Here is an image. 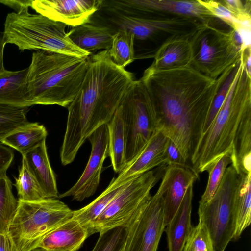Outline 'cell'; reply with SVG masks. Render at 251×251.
<instances>
[{
  "mask_svg": "<svg viewBox=\"0 0 251 251\" xmlns=\"http://www.w3.org/2000/svg\"><path fill=\"white\" fill-rule=\"evenodd\" d=\"M238 65L230 67L216 79L191 66L153 72L145 70L139 79L153 103L159 130L173 142L187 164L202 136L217 92Z\"/></svg>",
  "mask_w": 251,
  "mask_h": 251,
  "instance_id": "6da1fadb",
  "label": "cell"
},
{
  "mask_svg": "<svg viewBox=\"0 0 251 251\" xmlns=\"http://www.w3.org/2000/svg\"><path fill=\"white\" fill-rule=\"evenodd\" d=\"M89 61L80 88L67 107L60 153L64 166L74 161L92 133L109 122L135 80L132 73L114 63L108 50L90 55Z\"/></svg>",
  "mask_w": 251,
  "mask_h": 251,
  "instance_id": "7a4b0ae2",
  "label": "cell"
},
{
  "mask_svg": "<svg viewBox=\"0 0 251 251\" xmlns=\"http://www.w3.org/2000/svg\"><path fill=\"white\" fill-rule=\"evenodd\" d=\"M242 57L221 108L191 158L189 165L198 175L208 171L224 155H231L242 125L251 118V78Z\"/></svg>",
  "mask_w": 251,
  "mask_h": 251,
  "instance_id": "3957f363",
  "label": "cell"
},
{
  "mask_svg": "<svg viewBox=\"0 0 251 251\" xmlns=\"http://www.w3.org/2000/svg\"><path fill=\"white\" fill-rule=\"evenodd\" d=\"M89 57L40 50L33 52L27 74L28 90L33 105L67 108L80 88L89 67Z\"/></svg>",
  "mask_w": 251,
  "mask_h": 251,
  "instance_id": "277c9868",
  "label": "cell"
},
{
  "mask_svg": "<svg viewBox=\"0 0 251 251\" xmlns=\"http://www.w3.org/2000/svg\"><path fill=\"white\" fill-rule=\"evenodd\" d=\"M66 25L28 9L8 13L2 34L6 43L16 45L21 51L44 50L88 57L91 54L76 46L66 32Z\"/></svg>",
  "mask_w": 251,
  "mask_h": 251,
  "instance_id": "5b68a950",
  "label": "cell"
},
{
  "mask_svg": "<svg viewBox=\"0 0 251 251\" xmlns=\"http://www.w3.org/2000/svg\"><path fill=\"white\" fill-rule=\"evenodd\" d=\"M73 210L57 198L19 201L7 234L17 251L34 249L49 232L72 218Z\"/></svg>",
  "mask_w": 251,
  "mask_h": 251,
  "instance_id": "8992f818",
  "label": "cell"
},
{
  "mask_svg": "<svg viewBox=\"0 0 251 251\" xmlns=\"http://www.w3.org/2000/svg\"><path fill=\"white\" fill-rule=\"evenodd\" d=\"M191 66L203 75L217 79L230 67L239 64L243 53L231 29L226 31L210 24H199L189 36Z\"/></svg>",
  "mask_w": 251,
  "mask_h": 251,
  "instance_id": "52a82bcc",
  "label": "cell"
},
{
  "mask_svg": "<svg viewBox=\"0 0 251 251\" xmlns=\"http://www.w3.org/2000/svg\"><path fill=\"white\" fill-rule=\"evenodd\" d=\"M120 106L126 138V168L135 160L159 130L158 121L152 100L140 80H134L123 98Z\"/></svg>",
  "mask_w": 251,
  "mask_h": 251,
  "instance_id": "ba28073f",
  "label": "cell"
},
{
  "mask_svg": "<svg viewBox=\"0 0 251 251\" xmlns=\"http://www.w3.org/2000/svg\"><path fill=\"white\" fill-rule=\"evenodd\" d=\"M166 166L162 164L130 180L94 221L88 230L89 236L126 227L151 197V191L162 178Z\"/></svg>",
  "mask_w": 251,
  "mask_h": 251,
  "instance_id": "9c48e42d",
  "label": "cell"
},
{
  "mask_svg": "<svg viewBox=\"0 0 251 251\" xmlns=\"http://www.w3.org/2000/svg\"><path fill=\"white\" fill-rule=\"evenodd\" d=\"M240 175L231 165L225 171L222 181L212 199L199 204V220L206 226L215 251H224L232 240L235 228L234 200Z\"/></svg>",
  "mask_w": 251,
  "mask_h": 251,
  "instance_id": "30bf717a",
  "label": "cell"
},
{
  "mask_svg": "<svg viewBox=\"0 0 251 251\" xmlns=\"http://www.w3.org/2000/svg\"><path fill=\"white\" fill-rule=\"evenodd\" d=\"M165 227L163 199L156 192L126 227L123 251H157Z\"/></svg>",
  "mask_w": 251,
  "mask_h": 251,
  "instance_id": "8fae6325",
  "label": "cell"
},
{
  "mask_svg": "<svg viewBox=\"0 0 251 251\" xmlns=\"http://www.w3.org/2000/svg\"><path fill=\"white\" fill-rule=\"evenodd\" d=\"M91 145L89 159L81 176L69 190L58 198L71 197L82 201L93 196L99 185L103 164L109 156V135L107 126L104 124L92 133L87 139Z\"/></svg>",
  "mask_w": 251,
  "mask_h": 251,
  "instance_id": "7c38bea8",
  "label": "cell"
},
{
  "mask_svg": "<svg viewBox=\"0 0 251 251\" xmlns=\"http://www.w3.org/2000/svg\"><path fill=\"white\" fill-rule=\"evenodd\" d=\"M108 3L112 10L127 15L132 12L165 13L210 25L217 19L198 0H119Z\"/></svg>",
  "mask_w": 251,
  "mask_h": 251,
  "instance_id": "4fadbf2b",
  "label": "cell"
},
{
  "mask_svg": "<svg viewBox=\"0 0 251 251\" xmlns=\"http://www.w3.org/2000/svg\"><path fill=\"white\" fill-rule=\"evenodd\" d=\"M111 21L118 27L133 33L135 38L145 40L158 32L173 35L187 34L199 24L196 20L180 16L147 18L116 12Z\"/></svg>",
  "mask_w": 251,
  "mask_h": 251,
  "instance_id": "5bb4252c",
  "label": "cell"
},
{
  "mask_svg": "<svg viewBox=\"0 0 251 251\" xmlns=\"http://www.w3.org/2000/svg\"><path fill=\"white\" fill-rule=\"evenodd\" d=\"M103 0H35L31 7L38 14L73 27L89 23Z\"/></svg>",
  "mask_w": 251,
  "mask_h": 251,
  "instance_id": "9a60e30c",
  "label": "cell"
},
{
  "mask_svg": "<svg viewBox=\"0 0 251 251\" xmlns=\"http://www.w3.org/2000/svg\"><path fill=\"white\" fill-rule=\"evenodd\" d=\"M199 175L189 164L167 165L157 192L163 199L165 226L180 206L185 193Z\"/></svg>",
  "mask_w": 251,
  "mask_h": 251,
  "instance_id": "2e32d148",
  "label": "cell"
},
{
  "mask_svg": "<svg viewBox=\"0 0 251 251\" xmlns=\"http://www.w3.org/2000/svg\"><path fill=\"white\" fill-rule=\"evenodd\" d=\"M168 141V137L158 130L135 160L109 184L113 187H118L155 167L166 164V150Z\"/></svg>",
  "mask_w": 251,
  "mask_h": 251,
  "instance_id": "e0dca14e",
  "label": "cell"
},
{
  "mask_svg": "<svg viewBox=\"0 0 251 251\" xmlns=\"http://www.w3.org/2000/svg\"><path fill=\"white\" fill-rule=\"evenodd\" d=\"M191 32L173 35L167 39L156 51L152 64L145 70L153 72L191 66Z\"/></svg>",
  "mask_w": 251,
  "mask_h": 251,
  "instance_id": "ac0fdd59",
  "label": "cell"
},
{
  "mask_svg": "<svg viewBox=\"0 0 251 251\" xmlns=\"http://www.w3.org/2000/svg\"><path fill=\"white\" fill-rule=\"evenodd\" d=\"M89 236L86 228L71 218L49 232L34 248L46 251H77Z\"/></svg>",
  "mask_w": 251,
  "mask_h": 251,
  "instance_id": "d6986e66",
  "label": "cell"
},
{
  "mask_svg": "<svg viewBox=\"0 0 251 251\" xmlns=\"http://www.w3.org/2000/svg\"><path fill=\"white\" fill-rule=\"evenodd\" d=\"M22 162L26 166L47 198H58L56 177L49 161L46 140L23 155Z\"/></svg>",
  "mask_w": 251,
  "mask_h": 251,
  "instance_id": "ffe728a7",
  "label": "cell"
},
{
  "mask_svg": "<svg viewBox=\"0 0 251 251\" xmlns=\"http://www.w3.org/2000/svg\"><path fill=\"white\" fill-rule=\"evenodd\" d=\"M193 185L194 183L190 185L178 209L165 227L169 251H182L192 229L191 218Z\"/></svg>",
  "mask_w": 251,
  "mask_h": 251,
  "instance_id": "44dd1931",
  "label": "cell"
},
{
  "mask_svg": "<svg viewBox=\"0 0 251 251\" xmlns=\"http://www.w3.org/2000/svg\"><path fill=\"white\" fill-rule=\"evenodd\" d=\"M28 67L0 74V104L28 108L33 105L27 87Z\"/></svg>",
  "mask_w": 251,
  "mask_h": 251,
  "instance_id": "7402d4cb",
  "label": "cell"
},
{
  "mask_svg": "<svg viewBox=\"0 0 251 251\" xmlns=\"http://www.w3.org/2000/svg\"><path fill=\"white\" fill-rule=\"evenodd\" d=\"M116 31L108 26L88 23L73 27L67 34L76 46L92 55L99 50H109Z\"/></svg>",
  "mask_w": 251,
  "mask_h": 251,
  "instance_id": "603a6c76",
  "label": "cell"
},
{
  "mask_svg": "<svg viewBox=\"0 0 251 251\" xmlns=\"http://www.w3.org/2000/svg\"><path fill=\"white\" fill-rule=\"evenodd\" d=\"M48 131L43 125L27 122L0 139V142L12 148L22 155L33 150L46 140Z\"/></svg>",
  "mask_w": 251,
  "mask_h": 251,
  "instance_id": "cb8c5ba5",
  "label": "cell"
},
{
  "mask_svg": "<svg viewBox=\"0 0 251 251\" xmlns=\"http://www.w3.org/2000/svg\"><path fill=\"white\" fill-rule=\"evenodd\" d=\"M234 200L235 228L232 240H238L251 222V173H242Z\"/></svg>",
  "mask_w": 251,
  "mask_h": 251,
  "instance_id": "d4e9b609",
  "label": "cell"
},
{
  "mask_svg": "<svg viewBox=\"0 0 251 251\" xmlns=\"http://www.w3.org/2000/svg\"><path fill=\"white\" fill-rule=\"evenodd\" d=\"M106 125L109 135V156L113 170L119 174L125 168L126 149L125 133L120 105Z\"/></svg>",
  "mask_w": 251,
  "mask_h": 251,
  "instance_id": "484cf974",
  "label": "cell"
},
{
  "mask_svg": "<svg viewBox=\"0 0 251 251\" xmlns=\"http://www.w3.org/2000/svg\"><path fill=\"white\" fill-rule=\"evenodd\" d=\"M130 180L117 187L109 184L107 188L91 203L79 209L73 210L72 218L77 220L88 231L95 219Z\"/></svg>",
  "mask_w": 251,
  "mask_h": 251,
  "instance_id": "4316f807",
  "label": "cell"
},
{
  "mask_svg": "<svg viewBox=\"0 0 251 251\" xmlns=\"http://www.w3.org/2000/svg\"><path fill=\"white\" fill-rule=\"evenodd\" d=\"M135 36L131 32L118 29L113 36L109 55L117 66L125 68L135 59L134 44Z\"/></svg>",
  "mask_w": 251,
  "mask_h": 251,
  "instance_id": "83f0119b",
  "label": "cell"
},
{
  "mask_svg": "<svg viewBox=\"0 0 251 251\" xmlns=\"http://www.w3.org/2000/svg\"><path fill=\"white\" fill-rule=\"evenodd\" d=\"M18 204L19 200L13 194L12 183L6 174L0 177V233H7Z\"/></svg>",
  "mask_w": 251,
  "mask_h": 251,
  "instance_id": "f1b7e54d",
  "label": "cell"
},
{
  "mask_svg": "<svg viewBox=\"0 0 251 251\" xmlns=\"http://www.w3.org/2000/svg\"><path fill=\"white\" fill-rule=\"evenodd\" d=\"M18 200L34 201L48 199L25 164L22 162L19 176L15 178Z\"/></svg>",
  "mask_w": 251,
  "mask_h": 251,
  "instance_id": "f546056e",
  "label": "cell"
},
{
  "mask_svg": "<svg viewBox=\"0 0 251 251\" xmlns=\"http://www.w3.org/2000/svg\"><path fill=\"white\" fill-rule=\"evenodd\" d=\"M231 164L230 155L221 157L208 171L209 177L205 191L199 201V204L208 202L217 191L227 166Z\"/></svg>",
  "mask_w": 251,
  "mask_h": 251,
  "instance_id": "4dcf8cb0",
  "label": "cell"
},
{
  "mask_svg": "<svg viewBox=\"0 0 251 251\" xmlns=\"http://www.w3.org/2000/svg\"><path fill=\"white\" fill-rule=\"evenodd\" d=\"M27 109L0 104V139L14 129L28 122Z\"/></svg>",
  "mask_w": 251,
  "mask_h": 251,
  "instance_id": "1f68e13d",
  "label": "cell"
},
{
  "mask_svg": "<svg viewBox=\"0 0 251 251\" xmlns=\"http://www.w3.org/2000/svg\"><path fill=\"white\" fill-rule=\"evenodd\" d=\"M182 251H215L209 231L201 221L193 227Z\"/></svg>",
  "mask_w": 251,
  "mask_h": 251,
  "instance_id": "d6a6232c",
  "label": "cell"
},
{
  "mask_svg": "<svg viewBox=\"0 0 251 251\" xmlns=\"http://www.w3.org/2000/svg\"><path fill=\"white\" fill-rule=\"evenodd\" d=\"M126 236V227H119L100 232L91 251H122Z\"/></svg>",
  "mask_w": 251,
  "mask_h": 251,
  "instance_id": "836d02e7",
  "label": "cell"
},
{
  "mask_svg": "<svg viewBox=\"0 0 251 251\" xmlns=\"http://www.w3.org/2000/svg\"><path fill=\"white\" fill-rule=\"evenodd\" d=\"M239 65L230 73L217 92L204 125L202 134L208 129L221 108L234 79Z\"/></svg>",
  "mask_w": 251,
  "mask_h": 251,
  "instance_id": "e575fe53",
  "label": "cell"
},
{
  "mask_svg": "<svg viewBox=\"0 0 251 251\" xmlns=\"http://www.w3.org/2000/svg\"><path fill=\"white\" fill-rule=\"evenodd\" d=\"M217 19L222 20L232 29L235 30L239 25L240 21L220 1L198 0Z\"/></svg>",
  "mask_w": 251,
  "mask_h": 251,
  "instance_id": "d590c367",
  "label": "cell"
},
{
  "mask_svg": "<svg viewBox=\"0 0 251 251\" xmlns=\"http://www.w3.org/2000/svg\"><path fill=\"white\" fill-rule=\"evenodd\" d=\"M221 3L228 9L238 19L245 15L251 14V1H246L244 4L240 0H224Z\"/></svg>",
  "mask_w": 251,
  "mask_h": 251,
  "instance_id": "8d00e7d4",
  "label": "cell"
},
{
  "mask_svg": "<svg viewBox=\"0 0 251 251\" xmlns=\"http://www.w3.org/2000/svg\"><path fill=\"white\" fill-rule=\"evenodd\" d=\"M166 163L167 165L188 164L183 158L177 147L169 139L166 150Z\"/></svg>",
  "mask_w": 251,
  "mask_h": 251,
  "instance_id": "74e56055",
  "label": "cell"
},
{
  "mask_svg": "<svg viewBox=\"0 0 251 251\" xmlns=\"http://www.w3.org/2000/svg\"><path fill=\"white\" fill-rule=\"evenodd\" d=\"M14 158L11 148L0 143V177L6 174V171Z\"/></svg>",
  "mask_w": 251,
  "mask_h": 251,
  "instance_id": "f35d334b",
  "label": "cell"
},
{
  "mask_svg": "<svg viewBox=\"0 0 251 251\" xmlns=\"http://www.w3.org/2000/svg\"><path fill=\"white\" fill-rule=\"evenodd\" d=\"M32 0H0V3L4 4L19 12L31 7Z\"/></svg>",
  "mask_w": 251,
  "mask_h": 251,
  "instance_id": "ab89813d",
  "label": "cell"
},
{
  "mask_svg": "<svg viewBox=\"0 0 251 251\" xmlns=\"http://www.w3.org/2000/svg\"><path fill=\"white\" fill-rule=\"evenodd\" d=\"M0 251H17L7 233H0Z\"/></svg>",
  "mask_w": 251,
  "mask_h": 251,
  "instance_id": "60d3db41",
  "label": "cell"
},
{
  "mask_svg": "<svg viewBox=\"0 0 251 251\" xmlns=\"http://www.w3.org/2000/svg\"><path fill=\"white\" fill-rule=\"evenodd\" d=\"M243 59L245 71L250 78H251V48H249L243 52Z\"/></svg>",
  "mask_w": 251,
  "mask_h": 251,
  "instance_id": "b9f144b4",
  "label": "cell"
},
{
  "mask_svg": "<svg viewBox=\"0 0 251 251\" xmlns=\"http://www.w3.org/2000/svg\"><path fill=\"white\" fill-rule=\"evenodd\" d=\"M5 45L2 35H0V74L6 70L3 63V53Z\"/></svg>",
  "mask_w": 251,
  "mask_h": 251,
  "instance_id": "7bdbcfd3",
  "label": "cell"
},
{
  "mask_svg": "<svg viewBox=\"0 0 251 251\" xmlns=\"http://www.w3.org/2000/svg\"><path fill=\"white\" fill-rule=\"evenodd\" d=\"M29 251H46L40 248H36L29 250Z\"/></svg>",
  "mask_w": 251,
  "mask_h": 251,
  "instance_id": "ee69618b",
  "label": "cell"
},
{
  "mask_svg": "<svg viewBox=\"0 0 251 251\" xmlns=\"http://www.w3.org/2000/svg\"><path fill=\"white\" fill-rule=\"evenodd\" d=\"M122 251H123V250H122Z\"/></svg>",
  "mask_w": 251,
  "mask_h": 251,
  "instance_id": "f6af8a7d",
  "label": "cell"
}]
</instances>
